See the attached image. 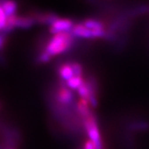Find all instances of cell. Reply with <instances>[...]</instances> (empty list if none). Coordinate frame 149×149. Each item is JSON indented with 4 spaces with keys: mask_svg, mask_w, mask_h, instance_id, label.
Returning <instances> with one entry per match:
<instances>
[{
    "mask_svg": "<svg viewBox=\"0 0 149 149\" xmlns=\"http://www.w3.org/2000/svg\"><path fill=\"white\" fill-rule=\"evenodd\" d=\"M73 44V35L71 32H62L54 35L48 42L45 51L51 56H57L68 51Z\"/></svg>",
    "mask_w": 149,
    "mask_h": 149,
    "instance_id": "cell-1",
    "label": "cell"
},
{
    "mask_svg": "<svg viewBox=\"0 0 149 149\" xmlns=\"http://www.w3.org/2000/svg\"><path fill=\"white\" fill-rule=\"evenodd\" d=\"M85 125L88 137L93 143L95 144L96 149H103L101 136L100 133V128L95 116L91 113V115L84 118Z\"/></svg>",
    "mask_w": 149,
    "mask_h": 149,
    "instance_id": "cell-2",
    "label": "cell"
},
{
    "mask_svg": "<svg viewBox=\"0 0 149 149\" xmlns=\"http://www.w3.org/2000/svg\"><path fill=\"white\" fill-rule=\"evenodd\" d=\"M74 27L73 22L67 18H58L50 27V32L52 34L56 35L62 32H71Z\"/></svg>",
    "mask_w": 149,
    "mask_h": 149,
    "instance_id": "cell-3",
    "label": "cell"
},
{
    "mask_svg": "<svg viewBox=\"0 0 149 149\" xmlns=\"http://www.w3.org/2000/svg\"><path fill=\"white\" fill-rule=\"evenodd\" d=\"M71 33L73 36H75L80 38H85V39H90L93 38L92 31L88 29L84 24H77L74 25V27L71 30Z\"/></svg>",
    "mask_w": 149,
    "mask_h": 149,
    "instance_id": "cell-4",
    "label": "cell"
},
{
    "mask_svg": "<svg viewBox=\"0 0 149 149\" xmlns=\"http://www.w3.org/2000/svg\"><path fill=\"white\" fill-rule=\"evenodd\" d=\"M57 99H58L59 102L61 104H70L73 99H74V95L71 93V91H70L67 88H61L58 93L57 95Z\"/></svg>",
    "mask_w": 149,
    "mask_h": 149,
    "instance_id": "cell-5",
    "label": "cell"
},
{
    "mask_svg": "<svg viewBox=\"0 0 149 149\" xmlns=\"http://www.w3.org/2000/svg\"><path fill=\"white\" fill-rule=\"evenodd\" d=\"M1 7L5 13L7 17L16 16V12L17 9V5L15 2L13 1H5V2H1Z\"/></svg>",
    "mask_w": 149,
    "mask_h": 149,
    "instance_id": "cell-6",
    "label": "cell"
},
{
    "mask_svg": "<svg viewBox=\"0 0 149 149\" xmlns=\"http://www.w3.org/2000/svg\"><path fill=\"white\" fill-rule=\"evenodd\" d=\"M59 74L62 80H65L66 82L74 76V71L72 69L71 64L62 65L59 69Z\"/></svg>",
    "mask_w": 149,
    "mask_h": 149,
    "instance_id": "cell-7",
    "label": "cell"
},
{
    "mask_svg": "<svg viewBox=\"0 0 149 149\" xmlns=\"http://www.w3.org/2000/svg\"><path fill=\"white\" fill-rule=\"evenodd\" d=\"M85 27L91 31H101L104 30L103 23L95 19H88L83 23Z\"/></svg>",
    "mask_w": 149,
    "mask_h": 149,
    "instance_id": "cell-8",
    "label": "cell"
},
{
    "mask_svg": "<svg viewBox=\"0 0 149 149\" xmlns=\"http://www.w3.org/2000/svg\"><path fill=\"white\" fill-rule=\"evenodd\" d=\"M85 83L82 76H74L66 82L67 87L71 90H78L81 85Z\"/></svg>",
    "mask_w": 149,
    "mask_h": 149,
    "instance_id": "cell-9",
    "label": "cell"
},
{
    "mask_svg": "<svg viewBox=\"0 0 149 149\" xmlns=\"http://www.w3.org/2000/svg\"><path fill=\"white\" fill-rule=\"evenodd\" d=\"M7 21H8V17L6 16L3 8L1 7V3H0V28L2 29V32L5 29L7 26Z\"/></svg>",
    "mask_w": 149,
    "mask_h": 149,
    "instance_id": "cell-10",
    "label": "cell"
},
{
    "mask_svg": "<svg viewBox=\"0 0 149 149\" xmlns=\"http://www.w3.org/2000/svg\"><path fill=\"white\" fill-rule=\"evenodd\" d=\"M71 66H72V69L74 71V76H82L83 70H82V66L79 63H77V62L71 63Z\"/></svg>",
    "mask_w": 149,
    "mask_h": 149,
    "instance_id": "cell-11",
    "label": "cell"
},
{
    "mask_svg": "<svg viewBox=\"0 0 149 149\" xmlns=\"http://www.w3.org/2000/svg\"><path fill=\"white\" fill-rule=\"evenodd\" d=\"M51 58H52V56H51L46 51H43L42 52L40 53V55H39L38 61H39L41 63H47L48 61H50Z\"/></svg>",
    "mask_w": 149,
    "mask_h": 149,
    "instance_id": "cell-12",
    "label": "cell"
},
{
    "mask_svg": "<svg viewBox=\"0 0 149 149\" xmlns=\"http://www.w3.org/2000/svg\"><path fill=\"white\" fill-rule=\"evenodd\" d=\"M132 128L133 129H137V130H146L149 128V124H148L147 123H136L132 124Z\"/></svg>",
    "mask_w": 149,
    "mask_h": 149,
    "instance_id": "cell-13",
    "label": "cell"
},
{
    "mask_svg": "<svg viewBox=\"0 0 149 149\" xmlns=\"http://www.w3.org/2000/svg\"><path fill=\"white\" fill-rule=\"evenodd\" d=\"M6 42V33L1 32H0V51H2L4 46H5Z\"/></svg>",
    "mask_w": 149,
    "mask_h": 149,
    "instance_id": "cell-14",
    "label": "cell"
},
{
    "mask_svg": "<svg viewBox=\"0 0 149 149\" xmlns=\"http://www.w3.org/2000/svg\"><path fill=\"white\" fill-rule=\"evenodd\" d=\"M84 149H96V148L95 146V144L93 143L91 140H88V141L85 142Z\"/></svg>",
    "mask_w": 149,
    "mask_h": 149,
    "instance_id": "cell-15",
    "label": "cell"
}]
</instances>
